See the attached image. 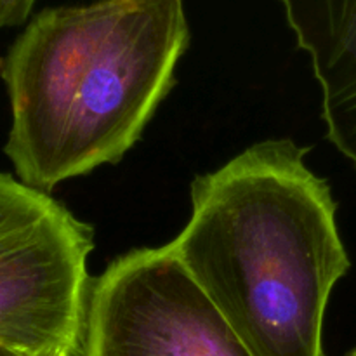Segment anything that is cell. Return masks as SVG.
Instances as JSON below:
<instances>
[{"label":"cell","instance_id":"cell-1","mask_svg":"<svg viewBox=\"0 0 356 356\" xmlns=\"http://www.w3.org/2000/svg\"><path fill=\"white\" fill-rule=\"evenodd\" d=\"M292 139L252 145L191 183L169 243L252 356H325L323 318L350 270L329 183Z\"/></svg>","mask_w":356,"mask_h":356},{"label":"cell","instance_id":"cell-2","mask_svg":"<svg viewBox=\"0 0 356 356\" xmlns=\"http://www.w3.org/2000/svg\"><path fill=\"white\" fill-rule=\"evenodd\" d=\"M190 45L184 0H96L38 13L0 58L3 152L38 191L113 165L139 141Z\"/></svg>","mask_w":356,"mask_h":356},{"label":"cell","instance_id":"cell-3","mask_svg":"<svg viewBox=\"0 0 356 356\" xmlns=\"http://www.w3.org/2000/svg\"><path fill=\"white\" fill-rule=\"evenodd\" d=\"M94 229L49 193L0 172V348L79 356Z\"/></svg>","mask_w":356,"mask_h":356},{"label":"cell","instance_id":"cell-4","mask_svg":"<svg viewBox=\"0 0 356 356\" xmlns=\"http://www.w3.org/2000/svg\"><path fill=\"white\" fill-rule=\"evenodd\" d=\"M79 356H252L169 243L111 261L90 284Z\"/></svg>","mask_w":356,"mask_h":356},{"label":"cell","instance_id":"cell-5","mask_svg":"<svg viewBox=\"0 0 356 356\" xmlns=\"http://www.w3.org/2000/svg\"><path fill=\"white\" fill-rule=\"evenodd\" d=\"M323 94L329 141L356 169V0H280Z\"/></svg>","mask_w":356,"mask_h":356},{"label":"cell","instance_id":"cell-6","mask_svg":"<svg viewBox=\"0 0 356 356\" xmlns=\"http://www.w3.org/2000/svg\"><path fill=\"white\" fill-rule=\"evenodd\" d=\"M37 0H0V28L19 26L30 17Z\"/></svg>","mask_w":356,"mask_h":356},{"label":"cell","instance_id":"cell-7","mask_svg":"<svg viewBox=\"0 0 356 356\" xmlns=\"http://www.w3.org/2000/svg\"><path fill=\"white\" fill-rule=\"evenodd\" d=\"M0 356H19V355L13 353V351H7V350H2V348H0Z\"/></svg>","mask_w":356,"mask_h":356},{"label":"cell","instance_id":"cell-8","mask_svg":"<svg viewBox=\"0 0 356 356\" xmlns=\"http://www.w3.org/2000/svg\"><path fill=\"white\" fill-rule=\"evenodd\" d=\"M348 356H356V348H353V350H351L350 353H348Z\"/></svg>","mask_w":356,"mask_h":356}]
</instances>
